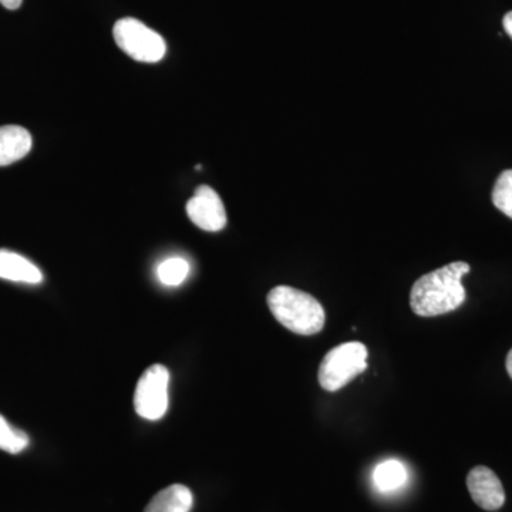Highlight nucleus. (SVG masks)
Segmentation results:
<instances>
[{
	"label": "nucleus",
	"instance_id": "nucleus-3",
	"mask_svg": "<svg viewBox=\"0 0 512 512\" xmlns=\"http://www.w3.org/2000/svg\"><path fill=\"white\" fill-rule=\"evenodd\" d=\"M367 348L360 342L336 346L319 366L318 380L326 392H338L367 369Z\"/></svg>",
	"mask_w": 512,
	"mask_h": 512
},
{
	"label": "nucleus",
	"instance_id": "nucleus-10",
	"mask_svg": "<svg viewBox=\"0 0 512 512\" xmlns=\"http://www.w3.org/2000/svg\"><path fill=\"white\" fill-rule=\"evenodd\" d=\"M194 495L183 484H174L154 495L144 512H190Z\"/></svg>",
	"mask_w": 512,
	"mask_h": 512
},
{
	"label": "nucleus",
	"instance_id": "nucleus-5",
	"mask_svg": "<svg viewBox=\"0 0 512 512\" xmlns=\"http://www.w3.org/2000/svg\"><path fill=\"white\" fill-rule=\"evenodd\" d=\"M170 372L163 365L148 367L138 380L134 393V409L138 416L150 421L163 419L168 410Z\"/></svg>",
	"mask_w": 512,
	"mask_h": 512
},
{
	"label": "nucleus",
	"instance_id": "nucleus-17",
	"mask_svg": "<svg viewBox=\"0 0 512 512\" xmlns=\"http://www.w3.org/2000/svg\"><path fill=\"white\" fill-rule=\"evenodd\" d=\"M505 366H507L508 375H510L512 379V349L510 350V353H508L507 362H505Z\"/></svg>",
	"mask_w": 512,
	"mask_h": 512
},
{
	"label": "nucleus",
	"instance_id": "nucleus-6",
	"mask_svg": "<svg viewBox=\"0 0 512 512\" xmlns=\"http://www.w3.org/2000/svg\"><path fill=\"white\" fill-rule=\"evenodd\" d=\"M187 214L192 224L207 232H218L227 225V211L224 202L215 190L201 185L187 202Z\"/></svg>",
	"mask_w": 512,
	"mask_h": 512
},
{
	"label": "nucleus",
	"instance_id": "nucleus-4",
	"mask_svg": "<svg viewBox=\"0 0 512 512\" xmlns=\"http://www.w3.org/2000/svg\"><path fill=\"white\" fill-rule=\"evenodd\" d=\"M113 35L117 46L137 62L158 63L167 52L163 36L134 18L120 19L114 25Z\"/></svg>",
	"mask_w": 512,
	"mask_h": 512
},
{
	"label": "nucleus",
	"instance_id": "nucleus-14",
	"mask_svg": "<svg viewBox=\"0 0 512 512\" xmlns=\"http://www.w3.org/2000/svg\"><path fill=\"white\" fill-rule=\"evenodd\" d=\"M493 204L512 220V170H505L498 177L493 190Z\"/></svg>",
	"mask_w": 512,
	"mask_h": 512
},
{
	"label": "nucleus",
	"instance_id": "nucleus-11",
	"mask_svg": "<svg viewBox=\"0 0 512 512\" xmlns=\"http://www.w3.org/2000/svg\"><path fill=\"white\" fill-rule=\"evenodd\" d=\"M373 481L380 493H392L407 481V470L399 460H386L376 467Z\"/></svg>",
	"mask_w": 512,
	"mask_h": 512
},
{
	"label": "nucleus",
	"instance_id": "nucleus-13",
	"mask_svg": "<svg viewBox=\"0 0 512 512\" xmlns=\"http://www.w3.org/2000/svg\"><path fill=\"white\" fill-rule=\"evenodd\" d=\"M29 446V436L16 429L0 414V450L9 454H19Z\"/></svg>",
	"mask_w": 512,
	"mask_h": 512
},
{
	"label": "nucleus",
	"instance_id": "nucleus-9",
	"mask_svg": "<svg viewBox=\"0 0 512 512\" xmlns=\"http://www.w3.org/2000/svg\"><path fill=\"white\" fill-rule=\"evenodd\" d=\"M0 278L36 285L43 281V274L29 259L15 252L0 249Z\"/></svg>",
	"mask_w": 512,
	"mask_h": 512
},
{
	"label": "nucleus",
	"instance_id": "nucleus-8",
	"mask_svg": "<svg viewBox=\"0 0 512 512\" xmlns=\"http://www.w3.org/2000/svg\"><path fill=\"white\" fill-rule=\"evenodd\" d=\"M32 136L20 126L0 127V167L22 160L32 150Z\"/></svg>",
	"mask_w": 512,
	"mask_h": 512
},
{
	"label": "nucleus",
	"instance_id": "nucleus-12",
	"mask_svg": "<svg viewBox=\"0 0 512 512\" xmlns=\"http://www.w3.org/2000/svg\"><path fill=\"white\" fill-rule=\"evenodd\" d=\"M190 274V264L180 256L165 259L157 266V278L164 286H178L183 284Z\"/></svg>",
	"mask_w": 512,
	"mask_h": 512
},
{
	"label": "nucleus",
	"instance_id": "nucleus-16",
	"mask_svg": "<svg viewBox=\"0 0 512 512\" xmlns=\"http://www.w3.org/2000/svg\"><path fill=\"white\" fill-rule=\"evenodd\" d=\"M503 26L505 32H507V35L510 36L512 39V10L511 12H508L507 15L504 16Z\"/></svg>",
	"mask_w": 512,
	"mask_h": 512
},
{
	"label": "nucleus",
	"instance_id": "nucleus-2",
	"mask_svg": "<svg viewBox=\"0 0 512 512\" xmlns=\"http://www.w3.org/2000/svg\"><path fill=\"white\" fill-rule=\"evenodd\" d=\"M268 306L274 318L296 335H316L325 326L326 313L319 301L291 286L272 289L268 293Z\"/></svg>",
	"mask_w": 512,
	"mask_h": 512
},
{
	"label": "nucleus",
	"instance_id": "nucleus-15",
	"mask_svg": "<svg viewBox=\"0 0 512 512\" xmlns=\"http://www.w3.org/2000/svg\"><path fill=\"white\" fill-rule=\"evenodd\" d=\"M0 3H2L3 8L16 10L22 6L23 0H0Z\"/></svg>",
	"mask_w": 512,
	"mask_h": 512
},
{
	"label": "nucleus",
	"instance_id": "nucleus-7",
	"mask_svg": "<svg viewBox=\"0 0 512 512\" xmlns=\"http://www.w3.org/2000/svg\"><path fill=\"white\" fill-rule=\"evenodd\" d=\"M467 487L478 507L487 511H497L505 503V493L500 478L488 467L478 466L470 471Z\"/></svg>",
	"mask_w": 512,
	"mask_h": 512
},
{
	"label": "nucleus",
	"instance_id": "nucleus-1",
	"mask_svg": "<svg viewBox=\"0 0 512 512\" xmlns=\"http://www.w3.org/2000/svg\"><path fill=\"white\" fill-rule=\"evenodd\" d=\"M470 269L467 262L457 261L421 276L410 292L412 311L423 318L456 311L466 301L467 293L461 279Z\"/></svg>",
	"mask_w": 512,
	"mask_h": 512
}]
</instances>
